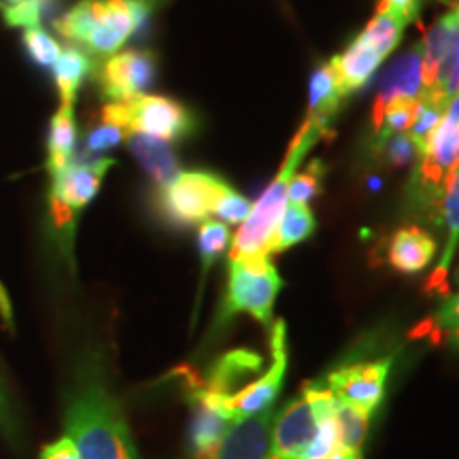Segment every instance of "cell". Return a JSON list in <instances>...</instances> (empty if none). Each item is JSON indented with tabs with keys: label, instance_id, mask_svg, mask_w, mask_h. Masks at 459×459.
<instances>
[{
	"label": "cell",
	"instance_id": "cell-1",
	"mask_svg": "<svg viewBox=\"0 0 459 459\" xmlns=\"http://www.w3.org/2000/svg\"><path fill=\"white\" fill-rule=\"evenodd\" d=\"M65 426L82 459H141L128 419L96 355H88L74 370L66 394Z\"/></svg>",
	"mask_w": 459,
	"mask_h": 459
},
{
	"label": "cell",
	"instance_id": "cell-18",
	"mask_svg": "<svg viewBox=\"0 0 459 459\" xmlns=\"http://www.w3.org/2000/svg\"><path fill=\"white\" fill-rule=\"evenodd\" d=\"M128 147L132 156L139 160L147 175L152 177L158 187L166 186L179 175V160L172 153L170 143L152 139V136L143 134H128Z\"/></svg>",
	"mask_w": 459,
	"mask_h": 459
},
{
	"label": "cell",
	"instance_id": "cell-4",
	"mask_svg": "<svg viewBox=\"0 0 459 459\" xmlns=\"http://www.w3.org/2000/svg\"><path fill=\"white\" fill-rule=\"evenodd\" d=\"M459 162V94H455L446 107V113L434 134L429 136L426 149L417 158L406 204L412 213L426 221L443 220V200L449 181Z\"/></svg>",
	"mask_w": 459,
	"mask_h": 459
},
{
	"label": "cell",
	"instance_id": "cell-14",
	"mask_svg": "<svg viewBox=\"0 0 459 459\" xmlns=\"http://www.w3.org/2000/svg\"><path fill=\"white\" fill-rule=\"evenodd\" d=\"M111 166H115L111 158H96L91 162H71L51 175L49 198L57 200L79 215L96 198L102 179Z\"/></svg>",
	"mask_w": 459,
	"mask_h": 459
},
{
	"label": "cell",
	"instance_id": "cell-17",
	"mask_svg": "<svg viewBox=\"0 0 459 459\" xmlns=\"http://www.w3.org/2000/svg\"><path fill=\"white\" fill-rule=\"evenodd\" d=\"M423 90V48L421 43L402 54L392 66L387 68L385 77L381 79L375 107H383L395 96H411L417 99Z\"/></svg>",
	"mask_w": 459,
	"mask_h": 459
},
{
	"label": "cell",
	"instance_id": "cell-36",
	"mask_svg": "<svg viewBox=\"0 0 459 459\" xmlns=\"http://www.w3.org/2000/svg\"><path fill=\"white\" fill-rule=\"evenodd\" d=\"M328 459H361V451H358V449H342V446H338V449L332 453Z\"/></svg>",
	"mask_w": 459,
	"mask_h": 459
},
{
	"label": "cell",
	"instance_id": "cell-26",
	"mask_svg": "<svg viewBox=\"0 0 459 459\" xmlns=\"http://www.w3.org/2000/svg\"><path fill=\"white\" fill-rule=\"evenodd\" d=\"M429 330L438 341H443L446 347L459 353V291L446 296L440 307L436 308Z\"/></svg>",
	"mask_w": 459,
	"mask_h": 459
},
{
	"label": "cell",
	"instance_id": "cell-6",
	"mask_svg": "<svg viewBox=\"0 0 459 459\" xmlns=\"http://www.w3.org/2000/svg\"><path fill=\"white\" fill-rule=\"evenodd\" d=\"M102 122L126 130V134H143L175 143L194 132V115L181 102L166 96H136L126 102H107Z\"/></svg>",
	"mask_w": 459,
	"mask_h": 459
},
{
	"label": "cell",
	"instance_id": "cell-5",
	"mask_svg": "<svg viewBox=\"0 0 459 459\" xmlns=\"http://www.w3.org/2000/svg\"><path fill=\"white\" fill-rule=\"evenodd\" d=\"M409 20L398 11L378 7L368 26L349 43L341 56L332 57L330 66L342 99L364 88L383 60L398 48Z\"/></svg>",
	"mask_w": 459,
	"mask_h": 459
},
{
	"label": "cell",
	"instance_id": "cell-11",
	"mask_svg": "<svg viewBox=\"0 0 459 459\" xmlns=\"http://www.w3.org/2000/svg\"><path fill=\"white\" fill-rule=\"evenodd\" d=\"M287 334H285V321L277 319L273 325L271 336V368L266 375L257 378V381L245 385L232 398V417L234 423L243 421V419L257 415V412L271 409L273 402L277 400L283 385V378L287 372Z\"/></svg>",
	"mask_w": 459,
	"mask_h": 459
},
{
	"label": "cell",
	"instance_id": "cell-16",
	"mask_svg": "<svg viewBox=\"0 0 459 459\" xmlns=\"http://www.w3.org/2000/svg\"><path fill=\"white\" fill-rule=\"evenodd\" d=\"M436 255V240L432 234L417 226L400 228L389 240L387 260L402 274L423 273Z\"/></svg>",
	"mask_w": 459,
	"mask_h": 459
},
{
	"label": "cell",
	"instance_id": "cell-7",
	"mask_svg": "<svg viewBox=\"0 0 459 459\" xmlns=\"http://www.w3.org/2000/svg\"><path fill=\"white\" fill-rule=\"evenodd\" d=\"M283 281L271 257L262 260H230L226 300L221 304L220 324L234 315L247 313L262 325L273 324V307Z\"/></svg>",
	"mask_w": 459,
	"mask_h": 459
},
{
	"label": "cell",
	"instance_id": "cell-13",
	"mask_svg": "<svg viewBox=\"0 0 459 459\" xmlns=\"http://www.w3.org/2000/svg\"><path fill=\"white\" fill-rule=\"evenodd\" d=\"M421 48L423 88H445L451 94V74L459 56V24L453 11L438 17L421 41Z\"/></svg>",
	"mask_w": 459,
	"mask_h": 459
},
{
	"label": "cell",
	"instance_id": "cell-23",
	"mask_svg": "<svg viewBox=\"0 0 459 459\" xmlns=\"http://www.w3.org/2000/svg\"><path fill=\"white\" fill-rule=\"evenodd\" d=\"M342 100L344 99L341 96V90H338L334 73H332L328 62V65L317 68L311 77V85H308V117L330 126Z\"/></svg>",
	"mask_w": 459,
	"mask_h": 459
},
{
	"label": "cell",
	"instance_id": "cell-31",
	"mask_svg": "<svg viewBox=\"0 0 459 459\" xmlns=\"http://www.w3.org/2000/svg\"><path fill=\"white\" fill-rule=\"evenodd\" d=\"M249 213H251L249 200H247L245 196H240V194L232 186L223 187L221 196L215 204L213 215H217L221 221H226V223H243L247 217H249Z\"/></svg>",
	"mask_w": 459,
	"mask_h": 459
},
{
	"label": "cell",
	"instance_id": "cell-25",
	"mask_svg": "<svg viewBox=\"0 0 459 459\" xmlns=\"http://www.w3.org/2000/svg\"><path fill=\"white\" fill-rule=\"evenodd\" d=\"M334 419L338 429V446L361 451V445H364L366 434H368L370 428L372 412H366L358 409V406L344 404V402L336 400Z\"/></svg>",
	"mask_w": 459,
	"mask_h": 459
},
{
	"label": "cell",
	"instance_id": "cell-24",
	"mask_svg": "<svg viewBox=\"0 0 459 459\" xmlns=\"http://www.w3.org/2000/svg\"><path fill=\"white\" fill-rule=\"evenodd\" d=\"M315 232V215L307 204L287 203L283 215H281L277 232H274L271 251L268 254H281L302 240H307Z\"/></svg>",
	"mask_w": 459,
	"mask_h": 459
},
{
	"label": "cell",
	"instance_id": "cell-27",
	"mask_svg": "<svg viewBox=\"0 0 459 459\" xmlns=\"http://www.w3.org/2000/svg\"><path fill=\"white\" fill-rule=\"evenodd\" d=\"M230 230L226 228V223L215 221V220H206L200 223L198 230V249H200V257H203V271L206 273L213 262L220 257L223 251L228 249L230 245Z\"/></svg>",
	"mask_w": 459,
	"mask_h": 459
},
{
	"label": "cell",
	"instance_id": "cell-34",
	"mask_svg": "<svg viewBox=\"0 0 459 459\" xmlns=\"http://www.w3.org/2000/svg\"><path fill=\"white\" fill-rule=\"evenodd\" d=\"M39 459H82V453H79L77 445H74L71 436L65 434L57 440H54V443L45 445Z\"/></svg>",
	"mask_w": 459,
	"mask_h": 459
},
{
	"label": "cell",
	"instance_id": "cell-37",
	"mask_svg": "<svg viewBox=\"0 0 459 459\" xmlns=\"http://www.w3.org/2000/svg\"><path fill=\"white\" fill-rule=\"evenodd\" d=\"M453 13H455V20H457V24H459V0H457V7L453 9Z\"/></svg>",
	"mask_w": 459,
	"mask_h": 459
},
{
	"label": "cell",
	"instance_id": "cell-29",
	"mask_svg": "<svg viewBox=\"0 0 459 459\" xmlns=\"http://www.w3.org/2000/svg\"><path fill=\"white\" fill-rule=\"evenodd\" d=\"M324 162L313 160V164L300 175H294V179L287 189V200L296 204H307L321 192V181H324Z\"/></svg>",
	"mask_w": 459,
	"mask_h": 459
},
{
	"label": "cell",
	"instance_id": "cell-12",
	"mask_svg": "<svg viewBox=\"0 0 459 459\" xmlns=\"http://www.w3.org/2000/svg\"><path fill=\"white\" fill-rule=\"evenodd\" d=\"M274 419H277V411L271 406L257 415L237 421L230 426L213 449L192 455V459H268Z\"/></svg>",
	"mask_w": 459,
	"mask_h": 459
},
{
	"label": "cell",
	"instance_id": "cell-19",
	"mask_svg": "<svg viewBox=\"0 0 459 459\" xmlns=\"http://www.w3.org/2000/svg\"><path fill=\"white\" fill-rule=\"evenodd\" d=\"M262 364L264 358L254 351H245V349L243 351L240 349L238 351H230L213 366L209 381L204 385L234 398L245 387L243 383L247 378H251L262 370Z\"/></svg>",
	"mask_w": 459,
	"mask_h": 459
},
{
	"label": "cell",
	"instance_id": "cell-28",
	"mask_svg": "<svg viewBox=\"0 0 459 459\" xmlns=\"http://www.w3.org/2000/svg\"><path fill=\"white\" fill-rule=\"evenodd\" d=\"M22 43H24L30 60L41 68H54L62 51L56 39L49 37L41 26L28 28V30H24V34H22Z\"/></svg>",
	"mask_w": 459,
	"mask_h": 459
},
{
	"label": "cell",
	"instance_id": "cell-2",
	"mask_svg": "<svg viewBox=\"0 0 459 459\" xmlns=\"http://www.w3.org/2000/svg\"><path fill=\"white\" fill-rule=\"evenodd\" d=\"M328 128L330 126L307 117L296 139L291 141V147L287 152L279 175L266 187V192L262 194L255 206H251L249 217L243 221L237 237H234L230 260H262V257H271L268 251H271L273 237L277 232L279 220L285 211L290 183L294 179L296 170L300 169L302 160L307 158V153L328 134Z\"/></svg>",
	"mask_w": 459,
	"mask_h": 459
},
{
	"label": "cell",
	"instance_id": "cell-38",
	"mask_svg": "<svg viewBox=\"0 0 459 459\" xmlns=\"http://www.w3.org/2000/svg\"><path fill=\"white\" fill-rule=\"evenodd\" d=\"M160 3H164V0H149V4H152V9L156 7V4H160Z\"/></svg>",
	"mask_w": 459,
	"mask_h": 459
},
{
	"label": "cell",
	"instance_id": "cell-39",
	"mask_svg": "<svg viewBox=\"0 0 459 459\" xmlns=\"http://www.w3.org/2000/svg\"><path fill=\"white\" fill-rule=\"evenodd\" d=\"M457 94H459V88H457Z\"/></svg>",
	"mask_w": 459,
	"mask_h": 459
},
{
	"label": "cell",
	"instance_id": "cell-10",
	"mask_svg": "<svg viewBox=\"0 0 459 459\" xmlns=\"http://www.w3.org/2000/svg\"><path fill=\"white\" fill-rule=\"evenodd\" d=\"M156 56L147 49H128L108 56L99 68V85L108 102L136 99L156 79Z\"/></svg>",
	"mask_w": 459,
	"mask_h": 459
},
{
	"label": "cell",
	"instance_id": "cell-22",
	"mask_svg": "<svg viewBox=\"0 0 459 459\" xmlns=\"http://www.w3.org/2000/svg\"><path fill=\"white\" fill-rule=\"evenodd\" d=\"M74 145H77V122H74V105H60L49 124L48 139V169L49 175L62 170L73 162Z\"/></svg>",
	"mask_w": 459,
	"mask_h": 459
},
{
	"label": "cell",
	"instance_id": "cell-35",
	"mask_svg": "<svg viewBox=\"0 0 459 459\" xmlns=\"http://www.w3.org/2000/svg\"><path fill=\"white\" fill-rule=\"evenodd\" d=\"M378 7L398 11V13L404 15L411 24V22L419 20L423 7H426V0H381V3H378Z\"/></svg>",
	"mask_w": 459,
	"mask_h": 459
},
{
	"label": "cell",
	"instance_id": "cell-3",
	"mask_svg": "<svg viewBox=\"0 0 459 459\" xmlns=\"http://www.w3.org/2000/svg\"><path fill=\"white\" fill-rule=\"evenodd\" d=\"M149 13V0H79L54 26L88 54L113 56L145 24Z\"/></svg>",
	"mask_w": 459,
	"mask_h": 459
},
{
	"label": "cell",
	"instance_id": "cell-9",
	"mask_svg": "<svg viewBox=\"0 0 459 459\" xmlns=\"http://www.w3.org/2000/svg\"><path fill=\"white\" fill-rule=\"evenodd\" d=\"M394 358L353 361L325 377V387L338 402L358 406L366 412H375L385 394V383L392 370Z\"/></svg>",
	"mask_w": 459,
	"mask_h": 459
},
{
	"label": "cell",
	"instance_id": "cell-30",
	"mask_svg": "<svg viewBox=\"0 0 459 459\" xmlns=\"http://www.w3.org/2000/svg\"><path fill=\"white\" fill-rule=\"evenodd\" d=\"M45 0H22L17 4H0V15L11 28H37L41 24Z\"/></svg>",
	"mask_w": 459,
	"mask_h": 459
},
{
	"label": "cell",
	"instance_id": "cell-33",
	"mask_svg": "<svg viewBox=\"0 0 459 459\" xmlns=\"http://www.w3.org/2000/svg\"><path fill=\"white\" fill-rule=\"evenodd\" d=\"M126 136L128 134H126V130L119 128V126L100 122L96 128H91L88 132V139H85V152L88 153L108 152V149L117 147Z\"/></svg>",
	"mask_w": 459,
	"mask_h": 459
},
{
	"label": "cell",
	"instance_id": "cell-15",
	"mask_svg": "<svg viewBox=\"0 0 459 459\" xmlns=\"http://www.w3.org/2000/svg\"><path fill=\"white\" fill-rule=\"evenodd\" d=\"M317 415L307 395L290 402L274 419L268 459H298L317 434Z\"/></svg>",
	"mask_w": 459,
	"mask_h": 459
},
{
	"label": "cell",
	"instance_id": "cell-20",
	"mask_svg": "<svg viewBox=\"0 0 459 459\" xmlns=\"http://www.w3.org/2000/svg\"><path fill=\"white\" fill-rule=\"evenodd\" d=\"M443 221L446 226V243L443 249V257H440L438 266L432 277L428 281V290H446V277H449V268L453 257L457 254L459 247V162L455 166V172H453L449 187L445 192L443 200Z\"/></svg>",
	"mask_w": 459,
	"mask_h": 459
},
{
	"label": "cell",
	"instance_id": "cell-8",
	"mask_svg": "<svg viewBox=\"0 0 459 459\" xmlns=\"http://www.w3.org/2000/svg\"><path fill=\"white\" fill-rule=\"evenodd\" d=\"M226 186L228 183L213 172H179L170 183L160 187L158 206L166 220L177 226L203 223L215 213V204Z\"/></svg>",
	"mask_w": 459,
	"mask_h": 459
},
{
	"label": "cell",
	"instance_id": "cell-21",
	"mask_svg": "<svg viewBox=\"0 0 459 459\" xmlns=\"http://www.w3.org/2000/svg\"><path fill=\"white\" fill-rule=\"evenodd\" d=\"M91 71H94V62L85 49L71 45V48L60 51V57L54 65V79L57 91H60L62 105H74L79 90Z\"/></svg>",
	"mask_w": 459,
	"mask_h": 459
},
{
	"label": "cell",
	"instance_id": "cell-32",
	"mask_svg": "<svg viewBox=\"0 0 459 459\" xmlns=\"http://www.w3.org/2000/svg\"><path fill=\"white\" fill-rule=\"evenodd\" d=\"M381 156L387 160L389 166H406L411 162H417L419 158V152H417V145L412 143V139L406 132H400V134H395L389 139L385 145L381 149Z\"/></svg>",
	"mask_w": 459,
	"mask_h": 459
}]
</instances>
